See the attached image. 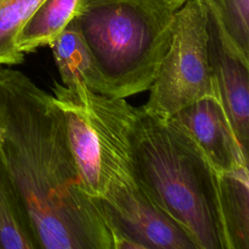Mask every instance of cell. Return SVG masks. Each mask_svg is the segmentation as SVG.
<instances>
[{"mask_svg":"<svg viewBox=\"0 0 249 249\" xmlns=\"http://www.w3.org/2000/svg\"><path fill=\"white\" fill-rule=\"evenodd\" d=\"M0 158L40 249H117L98 198L85 190L54 96L10 67L0 68Z\"/></svg>","mask_w":249,"mask_h":249,"instance_id":"1","label":"cell"},{"mask_svg":"<svg viewBox=\"0 0 249 249\" xmlns=\"http://www.w3.org/2000/svg\"><path fill=\"white\" fill-rule=\"evenodd\" d=\"M133 175L153 200L189 233L197 249H229L217 174L191 135L162 118L122 100Z\"/></svg>","mask_w":249,"mask_h":249,"instance_id":"2","label":"cell"},{"mask_svg":"<svg viewBox=\"0 0 249 249\" xmlns=\"http://www.w3.org/2000/svg\"><path fill=\"white\" fill-rule=\"evenodd\" d=\"M174 13L159 0H81L74 20L108 96L149 90L171 41Z\"/></svg>","mask_w":249,"mask_h":249,"instance_id":"3","label":"cell"},{"mask_svg":"<svg viewBox=\"0 0 249 249\" xmlns=\"http://www.w3.org/2000/svg\"><path fill=\"white\" fill-rule=\"evenodd\" d=\"M206 21L202 0H188L175 11L170 45L142 106L149 114L170 118L199 99H220L208 60Z\"/></svg>","mask_w":249,"mask_h":249,"instance_id":"4","label":"cell"},{"mask_svg":"<svg viewBox=\"0 0 249 249\" xmlns=\"http://www.w3.org/2000/svg\"><path fill=\"white\" fill-rule=\"evenodd\" d=\"M98 200L117 249H197L181 225L139 186L132 169L111 177Z\"/></svg>","mask_w":249,"mask_h":249,"instance_id":"5","label":"cell"},{"mask_svg":"<svg viewBox=\"0 0 249 249\" xmlns=\"http://www.w3.org/2000/svg\"><path fill=\"white\" fill-rule=\"evenodd\" d=\"M205 7V6H204ZM206 10L207 53L222 106L238 145L249 156V68L227 42L215 18Z\"/></svg>","mask_w":249,"mask_h":249,"instance_id":"6","label":"cell"},{"mask_svg":"<svg viewBox=\"0 0 249 249\" xmlns=\"http://www.w3.org/2000/svg\"><path fill=\"white\" fill-rule=\"evenodd\" d=\"M171 118L191 135L216 172L248 166L220 99H199Z\"/></svg>","mask_w":249,"mask_h":249,"instance_id":"7","label":"cell"},{"mask_svg":"<svg viewBox=\"0 0 249 249\" xmlns=\"http://www.w3.org/2000/svg\"><path fill=\"white\" fill-rule=\"evenodd\" d=\"M53 92L64 117L68 144L85 190L89 196L99 198L105 186L97 134L73 87L54 81Z\"/></svg>","mask_w":249,"mask_h":249,"instance_id":"8","label":"cell"},{"mask_svg":"<svg viewBox=\"0 0 249 249\" xmlns=\"http://www.w3.org/2000/svg\"><path fill=\"white\" fill-rule=\"evenodd\" d=\"M222 222L229 249H249L248 166L216 172Z\"/></svg>","mask_w":249,"mask_h":249,"instance_id":"9","label":"cell"},{"mask_svg":"<svg viewBox=\"0 0 249 249\" xmlns=\"http://www.w3.org/2000/svg\"><path fill=\"white\" fill-rule=\"evenodd\" d=\"M50 47L64 86L82 82L91 91L108 96L106 83L95 67L74 18Z\"/></svg>","mask_w":249,"mask_h":249,"instance_id":"10","label":"cell"},{"mask_svg":"<svg viewBox=\"0 0 249 249\" xmlns=\"http://www.w3.org/2000/svg\"><path fill=\"white\" fill-rule=\"evenodd\" d=\"M0 249H40L28 212L1 158Z\"/></svg>","mask_w":249,"mask_h":249,"instance_id":"11","label":"cell"},{"mask_svg":"<svg viewBox=\"0 0 249 249\" xmlns=\"http://www.w3.org/2000/svg\"><path fill=\"white\" fill-rule=\"evenodd\" d=\"M81 0H44L19 30L16 43L23 53L50 46L75 18Z\"/></svg>","mask_w":249,"mask_h":249,"instance_id":"12","label":"cell"},{"mask_svg":"<svg viewBox=\"0 0 249 249\" xmlns=\"http://www.w3.org/2000/svg\"><path fill=\"white\" fill-rule=\"evenodd\" d=\"M231 48L249 62V0H202Z\"/></svg>","mask_w":249,"mask_h":249,"instance_id":"13","label":"cell"},{"mask_svg":"<svg viewBox=\"0 0 249 249\" xmlns=\"http://www.w3.org/2000/svg\"><path fill=\"white\" fill-rule=\"evenodd\" d=\"M44 0H0V65H17L24 53L16 43L26 20Z\"/></svg>","mask_w":249,"mask_h":249,"instance_id":"14","label":"cell"},{"mask_svg":"<svg viewBox=\"0 0 249 249\" xmlns=\"http://www.w3.org/2000/svg\"><path fill=\"white\" fill-rule=\"evenodd\" d=\"M159 1H160L161 3H163L170 9H172L173 11H176L181 6H183L188 0H159Z\"/></svg>","mask_w":249,"mask_h":249,"instance_id":"15","label":"cell"}]
</instances>
